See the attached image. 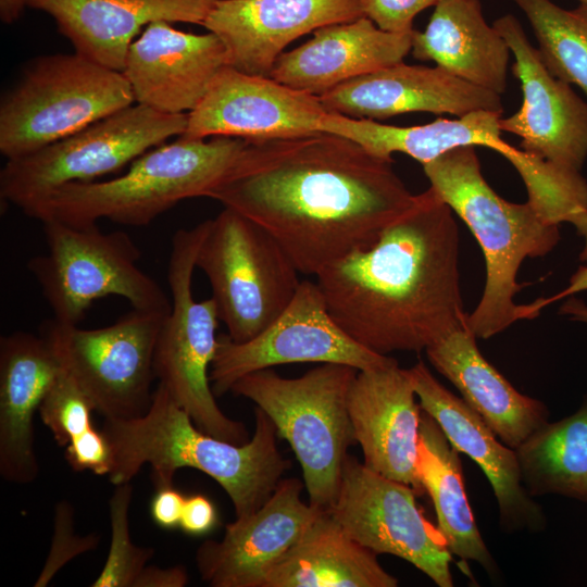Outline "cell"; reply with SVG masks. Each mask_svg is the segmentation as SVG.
<instances>
[{"label": "cell", "instance_id": "6da1fadb", "mask_svg": "<svg viewBox=\"0 0 587 587\" xmlns=\"http://www.w3.org/2000/svg\"><path fill=\"white\" fill-rule=\"evenodd\" d=\"M208 198L259 224L299 272L317 275L373 245L415 195L392 161L315 132L248 142Z\"/></svg>", "mask_w": 587, "mask_h": 587}, {"label": "cell", "instance_id": "7a4b0ae2", "mask_svg": "<svg viewBox=\"0 0 587 587\" xmlns=\"http://www.w3.org/2000/svg\"><path fill=\"white\" fill-rule=\"evenodd\" d=\"M453 211L429 187L376 241L316 276L327 310L353 340L384 355L426 350L466 326Z\"/></svg>", "mask_w": 587, "mask_h": 587}, {"label": "cell", "instance_id": "3957f363", "mask_svg": "<svg viewBox=\"0 0 587 587\" xmlns=\"http://www.w3.org/2000/svg\"><path fill=\"white\" fill-rule=\"evenodd\" d=\"M101 430L111 448L108 477L114 486L130 482L145 464L157 488L172 486L177 470H199L226 491L236 517L258 510L291 467L278 450L273 421L259 407L251 439L234 444L200 430L162 384L143 415L104 419Z\"/></svg>", "mask_w": 587, "mask_h": 587}, {"label": "cell", "instance_id": "277c9868", "mask_svg": "<svg viewBox=\"0 0 587 587\" xmlns=\"http://www.w3.org/2000/svg\"><path fill=\"white\" fill-rule=\"evenodd\" d=\"M430 187L466 224L483 251L486 279L482 298L466 317L477 339H488L520 320L535 319L516 304L517 272L527 258L549 253L560 240L559 225L528 201L510 202L486 182L475 146L451 149L423 164Z\"/></svg>", "mask_w": 587, "mask_h": 587}, {"label": "cell", "instance_id": "5b68a950", "mask_svg": "<svg viewBox=\"0 0 587 587\" xmlns=\"http://www.w3.org/2000/svg\"><path fill=\"white\" fill-rule=\"evenodd\" d=\"M247 145L235 137L207 140L179 136L138 157L123 175L66 184L24 213L41 223L54 220L89 226L109 220L146 226L183 200L208 198Z\"/></svg>", "mask_w": 587, "mask_h": 587}, {"label": "cell", "instance_id": "8992f818", "mask_svg": "<svg viewBox=\"0 0 587 587\" xmlns=\"http://www.w3.org/2000/svg\"><path fill=\"white\" fill-rule=\"evenodd\" d=\"M358 372L346 364L321 363L300 377L286 378L264 369L230 388L270 416L301 466L309 502L322 510L333 505L348 449L357 444L348 396Z\"/></svg>", "mask_w": 587, "mask_h": 587}, {"label": "cell", "instance_id": "52a82bcc", "mask_svg": "<svg viewBox=\"0 0 587 587\" xmlns=\"http://www.w3.org/2000/svg\"><path fill=\"white\" fill-rule=\"evenodd\" d=\"M135 103L122 72L76 52L33 59L0 102V152L33 153Z\"/></svg>", "mask_w": 587, "mask_h": 587}, {"label": "cell", "instance_id": "ba28073f", "mask_svg": "<svg viewBox=\"0 0 587 587\" xmlns=\"http://www.w3.org/2000/svg\"><path fill=\"white\" fill-rule=\"evenodd\" d=\"M207 228L208 220L178 229L172 239L166 276L172 308L157 340L154 373L200 430L243 444L248 441L245 425L222 412L210 382L218 338L216 303L212 297L202 301L192 297L196 257Z\"/></svg>", "mask_w": 587, "mask_h": 587}, {"label": "cell", "instance_id": "9c48e42d", "mask_svg": "<svg viewBox=\"0 0 587 587\" xmlns=\"http://www.w3.org/2000/svg\"><path fill=\"white\" fill-rule=\"evenodd\" d=\"M42 224L48 251L32 258L27 268L55 322L77 325L96 300L108 296L122 297L136 309L171 311L163 288L138 266L141 253L128 234L104 233L97 224Z\"/></svg>", "mask_w": 587, "mask_h": 587}, {"label": "cell", "instance_id": "30bf717a", "mask_svg": "<svg viewBox=\"0 0 587 587\" xmlns=\"http://www.w3.org/2000/svg\"><path fill=\"white\" fill-rule=\"evenodd\" d=\"M196 267L208 277L220 321L235 342L248 341L267 328L302 282L276 239L228 208L208 220Z\"/></svg>", "mask_w": 587, "mask_h": 587}, {"label": "cell", "instance_id": "8fae6325", "mask_svg": "<svg viewBox=\"0 0 587 587\" xmlns=\"http://www.w3.org/2000/svg\"><path fill=\"white\" fill-rule=\"evenodd\" d=\"M187 114L132 104L33 153L7 160L0 197L23 212L71 183L115 173L148 150L182 136Z\"/></svg>", "mask_w": 587, "mask_h": 587}, {"label": "cell", "instance_id": "7c38bea8", "mask_svg": "<svg viewBox=\"0 0 587 587\" xmlns=\"http://www.w3.org/2000/svg\"><path fill=\"white\" fill-rule=\"evenodd\" d=\"M168 312L133 308L113 324L91 329L53 320L42 336L96 412L130 420L151 404L155 346Z\"/></svg>", "mask_w": 587, "mask_h": 587}, {"label": "cell", "instance_id": "4fadbf2b", "mask_svg": "<svg viewBox=\"0 0 587 587\" xmlns=\"http://www.w3.org/2000/svg\"><path fill=\"white\" fill-rule=\"evenodd\" d=\"M409 485L383 476L347 454L336 499L328 510L344 529L376 554L411 563L439 587H452V553L423 514Z\"/></svg>", "mask_w": 587, "mask_h": 587}, {"label": "cell", "instance_id": "5bb4252c", "mask_svg": "<svg viewBox=\"0 0 587 587\" xmlns=\"http://www.w3.org/2000/svg\"><path fill=\"white\" fill-rule=\"evenodd\" d=\"M353 340L329 314L316 282L302 280L285 311L263 332L243 342L220 335L210 382L215 397L230 391L242 376L290 363H339L358 371L396 362Z\"/></svg>", "mask_w": 587, "mask_h": 587}, {"label": "cell", "instance_id": "9a60e30c", "mask_svg": "<svg viewBox=\"0 0 587 587\" xmlns=\"http://www.w3.org/2000/svg\"><path fill=\"white\" fill-rule=\"evenodd\" d=\"M492 25L514 57L512 72L523 93L521 108L500 118L501 132L520 137L523 151L580 172L587 158V103L547 68L514 15Z\"/></svg>", "mask_w": 587, "mask_h": 587}, {"label": "cell", "instance_id": "2e32d148", "mask_svg": "<svg viewBox=\"0 0 587 587\" xmlns=\"http://www.w3.org/2000/svg\"><path fill=\"white\" fill-rule=\"evenodd\" d=\"M328 112L317 96L226 65L187 114L182 136H226L248 142L288 138L321 132Z\"/></svg>", "mask_w": 587, "mask_h": 587}, {"label": "cell", "instance_id": "e0dca14e", "mask_svg": "<svg viewBox=\"0 0 587 587\" xmlns=\"http://www.w3.org/2000/svg\"><path fill=\"white\" fill-rule=\"evenodd\" d=\"M301 480L282 479L254 512L226 525L221 540L196 552L199 574L213 587H263L272 565L303 535L322 509L301 499Z\"/></svg>", "mask_w": 587, "mask_h": 587}, {"label": "cell", "instance_id": "ac0fdd59", "mask_svg": "<svg viewBox=\"0 0 587 587\" xmlns=\"http://www.w3.org/2000/svg\"><path fill=\"white\" fill-rule=\"evenodd\" d=\"M409 369L398 362L359 371L348 410L363 463L372 471L425 492L417 474L421 405Z\"/></svg>", "mask_w": 587, "mask_h": 587}, {"label": "cell", "instance_id": "d6986e66", "mask_svg": "<svg viewBox=\"0 0 587 587\" xmlns=\"http://www.w3.org/2000/svg\"><path fill=\"white\" fill-rule=\"evenodd\" d=\"M362 16L361 0H217L202 26L221 39L229 66L270 76L299 37Z\"/></svg>", "mask_w": 587, "mask_h": 587}, {"label": "cell", "instance_id": "ffe728a7", "mask_svg": "<svg viewBox=\"0 0 587 587\" xmlns=\"http://www.w3.org/2000/svg\"><path fill=\"white\" fill-rule=\"evenodd\" d=\"M228 65L221 39L176 29L170 22H153L129 47L123 75L135 103L165 114L192 111L217 73Z\"/></svg>", "mask_w": 587, "mask_h": 587}, {"label": "cell", "instance_id": "44dd1931", "mask_svg": "<svg viewBox=\"0 0 587 587\" xmlns=\"http://www.w3.org/2000/svg\"><path fill=\"white\" fill-rule=\"evenodd\" d=\"M327 111L354 118L385 120L410 112L451 114L503 112L501 96L439 66L403 62L350 79L320 97Z\"/></svg>", "mask_w": 587, "mask_h": 587}, {"label": "cell", "instance_id": "7402d4cb", "mask_svg": "<svg viewBox=\"0 0 587 587\" xmlns=\"http://www.w3.org/2000/svg\"><path fill=\"white\" fill-rule=\"evenodd\" d=\"M409 372L423 412L438 423L450 444L469 455L489 480L502 529L542 530L546 516L522 483L515 450L499 441L484 420L441 385L422 361Z\"/></svg>", "mask_w": 587, "mask_h": 587}, {"label": "cell", "instance_id": "603a6c76", "mask_svg": "<svg viewBox=\"0 0 587 587\" xmlns=\"http://www.w3.org/2000/svg\"><path fill=\"white\" fill-rule=\"evenodd\" d=\"M413 30L387 32L366 16L327 25L303 45L283 52L270 77L321 97L350 79L403 62Z\"/></svg>", "mask_w": 587, "mask_h": 587}, {"label": "cell", "instance_id": "cb8c5ba5", "mask_svg": "<svg viewBox=\"0 0 587 587\" xmlns=\"http://www.w3.org/2000/svg\"><path fill=\"white\" fill-rule=\"evenodd\" d=\"M217 0H27L49 14L75 52L122 72L130 45L153 22L203 25Z\"/></svg>", "mask_w": 587, "mask_h": 587}, {"label": "cell", "instance_id": "d4e9b609", "mask_svg": "<svg viewBox=\"0 0 587 587\" xmlns=\"http://www.w3.org/2000/svg\"><path fill=\"white\" fill-rule=\"evenodd\" d=\"M61 363L43 336L14 332L0 338V474L29 484L39 474L34 416Z\"/></svg>", "mask_w": 587, "mask_h": 587}, {"label": "cell", "instance_id": "484cf974", "mask_svg": "<svg viewBox=\"0 0 587 587\" xmlns=\"http://www.w3.org/2000/svg\"><path fill=\"white\" fill-rule=\"evenodd\" d=\"M476 337L462 326L428 347L432 365L444 375L508 447L516 449L548 422L539 400L517 391L480 353Z\"/></svg>", "mask_w": 587, "mask_h": 587}, {"label": "cell", "instance_id": "4316f807", "mask_svg": "<svg viewBox=\"0 0 587 587\" xmlns=\"http://www.w3.org/2000/svg\"><path fill=\"white\" fill-rule=\"evenodd\" d=\"M411 52L475 86L505 91L511 51L486 22L480 0H439L426 28L413 30Z\"/></svg>", "mask_w": 587, "mask_h": 587}, {"label": "cell", "instance_id": "83f0119b", "mask_svg": "<svg viewBox=\"0 0 587 587\" xmlns=\"http://www.w3.org/2000/svg\"><path fill=\"white\" fill-rule=\"evenodd\" d=\"M376 553L354 540L323 510L272 565L263 587H396Z\"/></svg>", "mask_w": 587, "mask_h": 587}, {"label": "cell", "instance_id": "f1b7e54d", "mask_svg": "<svg viewBox=\"0 0 587 587\" xmlns=\"http://www.w3.org/2000/svg\"><path fill=\"white\" fill-rule=\"evenodd\" d=\"M501 117L502 112L475 111L452 120L439 117L423 125L395 126L328 112L321 132L348 138L387 161L394 162L391 155L399 152L423 165L463 146H482L497 151L504 142L499 124Z\"/></svg>", "mask_w": 587, "mask_h": 587}, {"label": "cell", "instance_id": "f546056e", "mask_svg": "<svg viewBox=\"0 0 587 587\" xmlns=\"http://www.w3.org/2000/svg\"><path fill=\"white\" fill-rule=\"evenodd\" d=\"M417 474L433 501L437 528L452 555L477 562L495 574L496 562L479 533L465 492L460 452L425 412L421 415Z\"/></svg>", "mask_w": 587, "mask_h": 587}, {"label": "cell", "instance_id": "4dcf8cb0", "mask_svg": "<svg viewBox=\"0 0 587 587\" xmlns=\"http://www.w3.org/2000/svg\"><path fill=\"white\" fill-rule=\"evenodd\" d=\"M514 450L532 497L559 495L587 502V400L574 414L537 428Z\"/></svg>", "mask_w": 587, "mask_h": 587}, {"label": "cell", "instance_id": "1f68e13d", "mask_svg": "<svg viewBox=\"0 0 587 587\" xmlns=\"http://www.w3.org/2000/svg\"><path fill=\"white\" fill-rule=\"evenodd\" d=\"M528 20L547 68L587 96V10L551 0H512Z\"/></svg>", "mask_w": 587, "mask_h": 587}, {"label": "cell", "instance_id": "d6a6232c", "mask_svg": "<svg viewBox=\"0 0 587 587\" xmlns=\"http://www.w3.org/2000/svg\"><path fill=\"white\" fill-rule=\"evenodd\" d=\"M133 497L130 482L115 485L109 500L111 542L109 552L92 587H135V584L153 557L150 547H140L132 541L129 508Z\"/></svg>", "mask_w": 587, "mask_h": 587}, {"label": "cell", "instance_id": "836d02e7", "mask_svg": "<svg viewBox=\"0 0 587 587\" xmlns=\"http://www.w3.org/2000/svg\"><path fill=\"white\" fill-rule=\"evenodd\" d=\"M96 411L89 398L78 386L71 373L61 364L51 387L39 407V415L60 447L95 427L92 412Z\"/></svg>", "mask_w": 587, "mask_h": 587}, {"label": "cell", "instance_id": "e575fe53", "mask_svg": "<svg viewBox=\"0 0 587 587\" xmlns=\"http://www.w3.org/2000/svg\"><path fill=\"white\" fill-rule=\"evenodd\" d=\"M75 513L67 500L55 504L53 536L46 562L35 587L49 585L57 573L74 558L96 549L100 537L97 534L80 536L75 530Z\"/></svg>", "mask_w": 587, "mask_h": 587}, {"label": "cell", "instance_id": "d590c367", "mask_svg": "<svg viewBox=\"0 0 587 587\" xmlns=\"http://www.w3.org/2000/svg\"><path fill=\"white\" fill-rule=\"evenodd\" d=\"M439 0H361L364 15L379 28L392 33H410L413 21L423 10Z\"/></svg>", "mask_w": 587, "mask_h": 587}, {"label": "cell", "instance_id": "8d00e7d4", "mask_svg": "<svg viewBox=\"0 0 587 587\" xmlns=\"http://www.w3.org/2000/svg\"><path fill=\"white\" fill-rule=\"evenodd\" d=\"M65 460L76 472L108 476L111 467L109 441L102 430L92 427L65 447Z\"/></svg>", "mask_w": 587, "mask_h": 587}, {"label": "cell", "instance_id": "74e56055", "mask_svg": "<svg viewBox=\"0 0 587 587\" xmlns=\"http://www.w3.org/2000/svg\"><path fill=\"white\" fill-rule=\"evenodd\" d=\"M218 522L212 501L200 494L185 498L179 528L187 535L202 536L211 532Z\"/></svg>", "mask_w": 587, "mask_h": 587}, {"label": "cell", "instance_id": "f35d334b", "mask_svg": "<svg viewBox=\"0 0 587 587\" xmlns=\"http://www.w3.org/2000/svg\"><path fill=\"white\" fill-rule=\"evenodd\" d=\"M185 498L173 485L157 488L150 502L152 521L165 530L179 527Z\"/></svg>", "mask_w": 587, "mask_h": 587}, {"label": "cell", "instance_id": "ab89813d", "mask_svg": "<svg viewBox=\"0 0 587 587\" xmlns=\"http://www.w3.org/2000/svg\"><path fill=\"white\" fill-rule=\"evenodd\" d=\"M189 577L185 567L180 565L159 567L147 565L138 577L135 587H184Z\"/></svg>", "mask_w": 587, "mask_h": 587}, {"label": "cell", "instance_id": "60d3db41", "mask_svg": "<svg viewBox=\"0 0 587 587\" xmlns=\"http://www.w3.org/2000/svg\"><path fill=\"white\" fill-rule=\"evenodd\" d=\"M587 290V266H579L577 271L570 277L567 286L560 292L548 297L539 298L529 303V308L535 316H538L539 312L553 302H558L570 296H575L580 291Z\"/></svg>", "mask_w": 587, "mask_h": 587}, {"label": "cell", "instance_id": "b9f144b4", "mask_svg": "<svg viewBox=\"0 0 587 587\" xmlns=\"http://www.w3.org/2000/svg\"><path fill=\"white\" fill-rule=\"evenodd\" d=\"M565 299L559 309V313L572 321L587 324V304L575 296H570Z\"/></svg>", "mask_w": 587, "mask_h": 587}, {"label": "cell", "instance_id": "7bdbcfd3", "mask_svg": "<svg viewBox=\"0 0 587 587\" xmlns=\"http://www.w3.org/2000/svg\"><path fill=\"white\" fill-rule=\"evenodd\" d=\"M27 0H0V18L4 24L16 22L22 15Z\"/></svg>", "mask_w": 587, "mask_h": 587}, {"label": "cell", "instance_id": "ee69618b", "mask_svg": "<svg viewBox=\"0 0 587 587\" xmlns=\"http://www.w3.org/2000/svg\"><path fill=\"white\" fill-rule=\"evenodd\" d=\"M580 8L587 10V0H577Z\"/></svg>", "mask_w": 587, "mask_h": 587}]
</instances>
